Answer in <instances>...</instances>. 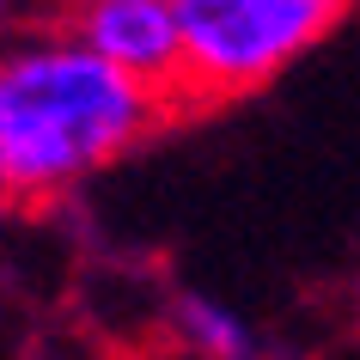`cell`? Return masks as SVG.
Listing matches in <instances>:
<instances>
[{"mask_svg": "<svg viewBox=\"0 0 360 360\" xmlns=\"http://www.w3.org/2000/svg\"><path fill=\"white\" fill-rule=\"evenodd\" d=\"M177 110L68 31L0 43V202L37 208L116 165Z\"/></svg>", "mask_w": 360, "mask_h": 360, "instance_id": "obj_1", "label": "cell"}, {"mask_svg": "<svg viewBox=\"0 0 360 360\" xmlns=\"http://www.w3.org/2000/svg\"><path fill=\"white\" fill-rule=\"evenodd\" d=\"M184 25V110L257 92L318 49L348 0H171Z\"/></svg>", "mask_w": 360, "mask_h": 360, "instance_id": "obj_2", "label": "cell"}, {"mask_svg": "<svg viewBox=\"0 0 360 360\" xmlns=\"http://www.w3.org/2000/svg\"><path fill=\"white\" fill-rule=\"evenodd\" d=\"M74 31L104 61H116L122 74L165 92L184 110V25L171 0H86L74 6Z\"/></svg>", "mask_w": 360, "mask_h": 360, "instance_id": "obj_3", "label": "cell"}, {"mask_svg": "<svg viewBox=\"0 0 360 360\" xmlns=\"http://www.w3.org/2000/svg\"><path fill=\"white\" fill-rule=\"evenodd\" d=\"M171 330L195 360H263V336L245 323V311H232L214 293H177L171 300Z\"/></svg>", "mask_w": 360, "mask_h": 360, "instance_id": "obj_4", "label": "cell"}, {"mask_svg": "<svg viewBox=\"0 0 360 360\" xmlns=\"http://www.w3.org/2000/svg\"><path fill=\"white\" fill-rule=\"evenodd\" d=\"M6 25H13V0H0V37H6Z\"/></svg>", "mask_w": 360, "mask_h": 360, "instance_id": "obj_5", "label": "cell"}, {"mask_svg": "<svg viewBox=\"0 0 360 360\" xmlns=\"http://www.w3.org/2000/svg\"><path fill=\"white\" fill-rule=\"evenodd\" d=\"M74 6H86V0H74Z\"/></svg>", "mask_w": 360, "mask_h": 360, "instance_id": "obj_6", "label": "cell"}]
</instances>
